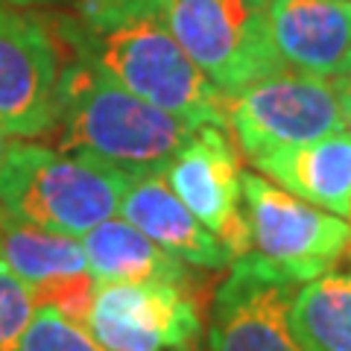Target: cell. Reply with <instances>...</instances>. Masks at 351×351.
<instances>
[{
    "mask_svg": "<svg viewBox=\"0 0 351 351\" xmlns=\"http://www.w3.org/2000/svg\"><path fill=\"white\" fill-rule=\"evenodd\" d=\"M331 82L337 88V100H339V112H343L346 126H351V71L337 76V80H331Z\"/></svg>",
    "mask_w": 351,
    "mask_h": 351,
    "instance_id": "cell-19",
    "label": "cell"
},
{
    "mask_svg": "<svg viewBox=\"0 0 351 351\" xmlns=\"http://www.w3.org/2000/svg\"><path fill=\"white\" fill-rule=\"evenodd\" d=\"M295 287L255 252L240 255L214 293L208 351H311L290 319Z\"/></svg>",
    "mask_w": 351,
    "mask_h": 351,
    "instance_id": "cell-9",
    "label": "cell"
},
{
    "mask_svg": "<svg viewBox=\"0 0 351 351\" xmlns=\"http://www.w3.org/2000/svg\"><path fill=\"white\" fill-rule=\"evenodd\" d=\"M18 9H53V6H73L76 0H3Z\"/></svg>",
    "mask_w": 351,
    "mask_h": 351,
    "instance_id": "cell-20",
    "label": "cell"
},
{
    "mask_svg": "<svg viewBox=\"0 0 351 351\" xmlns=\"http://www.w3.org/2000/svg\"><path fill=\"white\" fill-rule=\"evenodd\" d=\"M36 311L32 290L0 263V351H21Z\"/></svg>",
    "mask_w": 351,
    "mask_h": 351,
    "instance_id": "cell-18",
    "label": "cell"
},
{
    "mask_svg": "<svg viewBox=\"0 0 351 351\" xmlns=\"http://www.w3.org/2000/svg\"><path fill=\"white\" fill-rule=\"evenodd\" d=\"M85 328L106 351H199L196 290L179 284H97Z\"/></svg>",
    "mask_w": 351,
    "mask_h": 351,
    "instance_id": "cell-8",
    "label": "cell"
},
{
    "mask_svg": "<svg viewBox=\"0 0 351 351\" xmlns=\"http://www.w3.org/2000/svg\"><path fill=\"white\" fill-rule=\"evenodd\" d=\"M243 211L252 252L295 284L337 269L351 246L346 217L293 196L261 173H243Z\"/></svg>",
    "mask_w": 351,
    "mask_h": 351,
    "instance_id": "cell-5",
    "label": "cell"
},
{
    "mask_svg": "<svg viewBox=\"0 0 351 351\" xmlns=\"http://www.w3.org/2000/svg\"><path fill=\"white\" fill-rule=\"evenodd\" d=\"M269 29L287 68L322 80L351 71V0H269Z\"/></svg>",
    "mask_w": 351,
    "mask_h": 351,
    "instance_id": "cell-11",
    "label": "cell"
},
{
    "mask_svg": "<svg viewBox=\"0 0 351 351\" xmlns=\"http://www.w3.org/2000/svg\"><path fill=\"white\" fill-rule=\"evenodd\" d=\"M228 129L255 164L269 152L311 144L348 126L331 80L281 71L228 94Z\"/></svg>",
    "mask_w": 351,
    "mask_h": 351,
    "instance_id": "cell-6",
    "label": "cell"
},
{
    "mask_svg": "<svg viewBox=\"0 0 351 351\" xmlns=\"http://www.w3.org/2000/svg\"><path fill=\"white\" fill-rule=\"evenodd\" d=\"M132 176L108 164L15 141L0 167V214L29 226L82 237L117 217Z\"/></svg>",
    "mask_w": 351,
    "mask_h": 351,
    "instance_id": "cell-3",
    "label": "cell"
},
{
    "mask_svg": "<svg viewBox=\"0 0 351 351\" xmlns=\"http://www.w3.org/2000/svg\"><path fill=\"white\" fill-rule=\"evenodd\" d=\"M196 126L141 100L97 64L64 59L56 88V114L44 138L53 149L108 164L120 173L164 176Z\"/></svg>",
    "mask_w": 351,
    "mask_h": 351,
    "instance_id": "cell-2",
    "label": "cell"
},
{
    "mask_svg": "<svg viewBox=\"0 0 351 351\" xmlns=\"http://www.w3.org/2000/svg\"><path fill=\"white\" fill-rule=\"evenodd\" d=\"M117 214L193 269H228L234 263L223 240L188 211V205L170 191L164 176L132 179Z\"/></svg>",
    "mask_w": 351,
    "mask_h": 351,
    "instance_id": "cell-12",
    "label": "cell"
},
{
    "mask_svg": "<svg viewBox=\"0 0 351 351\" xmlns=\"http://www.w3.org/2000/svg\"><path fill=\"white\" fill-rule=\"evenodd\" d=\"M179 47L219 91L287 71L269 29V0H167Z\"/></svg>",
    "mask_w": 351,
    "mask_h": 351,
    "instance_id": "cell-4",
    "label": "cell"
},
{
    "mask_svg": "<svg viewBox=\"0 0 351 351\" xmlns=\"http://www.w3.org/2000/svg\"><path fill=\"white\" fill-rule=\"evenodd\" d=\"M290 319L311 351H351V269L299 284Z\"/></svg>",
    "mask_w": 351,
    "mask_h": 351,
    "instance_id": "cell-16",
    "label": "cell"
},
{
    "mask_svg": "<svg viewBox=\"0 0 351 351\" xmlns=\"http://www.w3.org/2000/svg\"><path fill=\"white\" fill-rule=\"evenodd\" d=\"M164 182L208 232L223 240L234 261L252 252L243 211V170L228 129H196L164 170Z\"/></svg>",
    "mask_w": 351,
    "mask_h": 351,
    "instance_id": "cell-10",
    "label": "cell"
},
{
    "mask_svg": "<svg viewBox=\"0 0 351 351\" xmlns=\"http://www.w3.org/2000/svg\"><path fill=\"white\" fill-rule=\"evenodd\" d=\"M293 196L337 217L351 214V132H334L319 141L278 149L252 164Z\"/></svg>",
    "mask_w": 351,
    "mask_h": 351,
    "instance_id": "cell-13",
    "label": "cell"
},
{
    "mask_svg": "<svg viewBox=\"0 0 351 351\" xmlns=\"http://www.w3.org/2000/svg\"><path fill=\"white\" fill-rule=\"evenodd\" d=\"M21 351H106L80 322L64 319L53 307H38L24 334Z\"/></svg>",
    "mask_w": 351,
    "mask_h": 351,
    "instance_id": "cell-17",
    "label": "cell"
},
{
    "mask_svg": "<svg viewBox=\"0 0 351 351\" xmlns=\"http://www.w3.org/2000/svg\"><path fill=\"white\" fill-rule=\"evenodd\" d=\"M348 226H351V214H348ZM343 263H351V246H348V252H346V261Z\"/></svg>",
    "mask_w": 351,
    "mask_h": 351,
    "instance_id": "cell-22",
    "label": "cell"
},
{
    "mask_svg": "<svg viewBox=\"0 0 351 351\" xmlns=\"http://www.w3.org/2000/svg\"><path fill=\"white\" fill-rule=\"evenodd\" d=\"M64 59H85L141 100L191 126L228 129V94L179 47L167 0H76L50 12Z\"/></svg>",
    "mask_w": 351,
    "mask_h": 351,
    "instance_id": "cell-1",
    "label": "cell"
},
{
    "mask_svg": "<svg viewBox=\"0 0 351 351\" xmlns=\"http://www.w3.org/2000/svg\"><path fill=\"white\" fill-rule=\"evenodd\" d=\"M88 272L97 284H179L196 290V272L184 261L173 258L158 243L138 232L123 217H108L82 234Z\"/></svg>",
    "mask_w": 351,
    "mask_h": 351,
    "instance_id": "cell-14",
    "label": "cell"
},
{
    "mask_svg": "<svg viewBox=\"0 0 351 351\" xmlns=\"http://www.w3.org/2000/svg\"><path fill=\"white\" fill-rule=\"evenodd\" d=\"M64 47L41 9L0 0V129L12 138H44L56 114Z\"/></svg>",
    "mask_w": 351,
    "mask_h": 351,
    "instance_id": "cell-7",
    "label": "cell"
},
{
    "mask_svg": "<svg viewBox=\"0 0 351 351\" xmlns=\"http://www.w3.org/2000/svg\"><path fill=\"white\" fill-rule=\"evenodd\" d=\"M6 152H9V135L0 129V167H3V161H6Z\"/></svg>",
    "mask_w": 351,
    "mask_h": 351,
    "instance_id": "cell-21",
    "label": "cell"
},
{
    "mask_svg": "<svg viewBox=\"0 0 351 351\" xmlns=\"http://www.w3.org/2000/svg\"><path fill=\"white\" fill-rule=\"evenodd\" d=\"M0 263L27 284L32 299L59 284L91 276L82 237L29 226L3 214H0Z\"/></svg>",
    "mask_w": 351,
    "mask_h": 351,
    "instance_id": "cell-15",
    "label": "cell"
}]
</instances>
